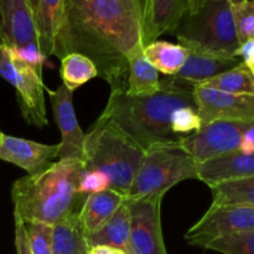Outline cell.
<instances>
[{"mask_svg":"<svg viewBox=\"0 0 254 254\" xmlns=\"http://www.w3.org/2000/svg\"><path fill=\"white\" fill-rule=\"evenodd\" d=\"M37 1H39V0H30V2H31V6H32V9H34V15H35V9H36Z\"/></svg>","mask_w":254,"mask_h":254,"instance_id":"d590c367","label":"cell"},{"mask_svg":"<svg viewBox=\"0 0 254 254\" xmlns=\"http://www.w3.org/2000/svg\"><path fill=\"white\" fill-rule=\"evenodd\" d=\"M83 163L77 159H59L34 175L12 184L14 213L22 221L56 225L79 212L87 196L77 191Z\"/></svg>","mask_w":254,"mask_h":254,"instance_id":"3957f363","label":"cell"},{"mask_svg":"<svg viewBox=\"0 0 254 254\" xmlns=\"http://www.w3.org/2000/svg\"><path fill=\"white\" fill-rule=\"evenodd\" d=\"M254 228V208L246 206H211L197 223L186 232L190 246L205 248L212 241Z\"/></svg>","mask_w":254,"mask_h":254,"instance_id":"ba28073f","label":"cell"},{"mask_svg":"<svg viewBox=\"0 0 254 254\" xmlns=\"http://www.w3.org/2000/svg\"><path fill=\"white\" fill-rule=\"evenodd\" d=\"M60 144L46 145L24 138L6 135L0 136V160L7 161L27 171L29 175L40 173L59 156Z\"/></svg>","mask_w":254,"mask_h":254,"instance_id":"5bb4252c","label":"cell"},{"mask_svg":"<svg viewBox=\"0 0 254 254\" xmlns=\"http://www.w3.org/2000/svg\"><path fill=\"white\" fill-rule=\"evenodd\" d=\"M159 87V72L144 55V45H140L128 56V76L124 91L129 96H150Z\"/></svg>","mask_w":254,"mask_h":254,"instance_id":"ffe728a7","label":"cell"},{"mask_svg":"<svg viewBox=\"0 0 254 254\" xmlns=\"http://www.w3.org/2000/svg\"><path fill=\"white\" fill-rule=\"evenodd\" d=\"M251 122L252 121L212 122L201 127L191 135L181 139V144L198 163L238 151Z\"/></svg>","mask_w":254,"mask_h":254,"instance_id":"9c48e42d","label":"cell"},{"mask_svg":"<svg viewBox=\"0 0 254 254\" xmlns=\"http://www.w3.org/2000/svg\"><path fill=\"white\" fill-rule=\"evenodd\" d=\"M64 0H39L35 9L37 42L44 59L54 56L55 42L62 17Z\"/></svg>","mask_w":254,"mask_h":254,"instance_id":"44dd1931","label":"cell"},{"mask_svg":"<svg viewBox=\"0 0 254 254\" xmlns=\"http://www.w3.org/2000/svg\"><path fill=\"white\" fill-rule=\"evenodd\" d=\"M96 122L114 127L144 151L160 143L178 141L201 128L193 88L165 78L150 96H129L112 89Z\"/></svg>","mask_w":254,"mask_h":254,"instance_id":"7a4b0ae2","label":"cell"},{"mask_svg":"<svg viewBox=\"0 0 254 254\" xmlns=\"http://www.w3.org/2000/svg\"><path fill=\"white\" fill-rule=\"evenodd\" d=\"M106 189H109V180L104 174L96 170H83L79 178L77 191L83 196H88L91 193L99 192Z\"/></svg>","mask_w":254,"mask_h":254,"instance_id":"f546056e","label":"cell"},{"mask_svg":"<svg viewBox=\"0 0 254 254\" xmlns=\"http://www.w3.org/2000/svg\"><path fill=\"white\" fill-rule=\"evenodd\" d=\"M251 68H252V71H253V72H254V64H252V66H251Z\"/></svg>","mask_w":254,"mask_h":254,"instance_id":"8d00e7d4","label":"cell"},{"mask_svg":"<svg viewBox=\"0 0 254 254\" xmlns=\"http://www.w3.org/2000/svg\"><path fill=\"white\" fill-rule=\"evenodd\" d=\"M144 55L156 71L168 77L180 71L188 60L189 51L181 45L156 40L144 46Z\"/></svg>","mask_w":254,"mask_h":254,"instance_id":"603a6c76","label":"cell"},{"mask_svg":"<svg viewBox=\"0 0 254 254\" xmlns=\"http://www.w3.org/2000/svg\"><path fill=\"white\" fill-rule=\"evenodd\" d=\"M0 36L4 46L15 50L39 46L30 0H0Z\"/></svg>","mask_w":254,"mask_h":254,"instance_id":"4fadbf2b","label":"cell"},{"mask_svg":"<svg viewBox=\"0 0 254 254\" xmlns=\"http://www.w3.org/2000/svg\"><path fill=\"white\" fill-rule=\"evenodd\" d=\"M130 215V247L133 254H168L161 231V200L126 198Z\"/></svg>","mask_w":254,"mask_h":254,"instance_id":"30bf717a","label":"cell"},{"mask_svg":"<svg viewBox=\"0 0 254 254\" xmlns=\"http://www.w3.org/2000/svg\"><path fill=\"white\" fill-rule=\"evenodd\" d=\"M185 10L186 0H144V46L156 41L161 35L173 34Z\"/></svg>","mask_w":254,"mask_h":254,"instance_id":"2e32d148","label":"cell"},{"mask_svg":"<svg viewBox=\"0 0 254 254\" xmlns=\"http://www.w3.org/2000/svg\"><path fill=\"white\" fill-rule=\"evenodd\" d=\"M205 250L222 254H254V228L212 241Z\"/></svg>","mask_w":254,"mask_h":254,"instance_id":"4316f807","label":"cell"},{"mask_svg":"<svg viewBox=\"0 0 254 254\" xmlns=\"http://www.w3.org/2000/svg\"><path fill=\"white\" fill-rule=\"evenodd\" d=\"M1 134H2V133H1V130H0V136H1Z\"/></svg>","mask_w":254,"mask_h":254,"instance_id":"f35d334b","label":"cell"},{"mask_svg":"<svg viewBox=\"0 0 254 254\" xmlns=\"http://www.w3.org/2000/svg\"><path fill=\"white\" fill-rule=\"evenodd\" d=\"M86 240L89 248L107 246L133 254L130 247V215L126 201L98 231L86 235Z\"/></svg>","mask_w":254,"mask_h":254,"instance_id":"d6986e66","label":"cell"},{"mask_svg":"<svg viewBox=\"0 0 254 254\" xmlns=\"http://www.w3.org/2000/svg\"><path fill=\"white\" fill-rule=\"evenodd\" d=\"M232 15L240 44L254 39V0L232 2Z\"/></svg>","mask_w":254,"mask_h":254,"instance_id":"f1b7e54d","label":"cell"},{"mask_svg":"<svg viewBox=\"0 0 254 254\" xmlns=\"http://www.w3.org/2000/svg\"><path fill=\"white\" fill-rule=\"evenodd\" d=\"M0 77L16 91L17 104L25 122L42 129L49 126L42 76L11 47L0 46Z\"/></svg>","mask_w":254,"mask_h":254,"instance_id":"52a82bcc","label":"cell"},{"mask_svg":"<svg viewBox=\"0 0 254 254\" xmlns=\"http://www.w3.org/2000/svg\"><path fill=\"white\" fill-rule=\"evenodd\" d=\"M32 254H52L54 226L39 221H24Z\"/></svg>","mask_w":254,"mask_h":254,"instance_id":"83f0119b","label":"cell"},{"mask_svg":"<svg viewBox=\"0 0 254 254\" xmlns=\"http://www.w3.org/2000/svg\"><path fill=\"white\" fill-rule=\"evenodd\" d=\"M2 45V41H1V36H0V46H1Z\"/></svg>","mask_w":254,"mask_h":254,"instance_id":"74e56055","label":"cell"},{"mask_svg":"<svg viewBox=\"0 0 254 254\" xmlns=\"http://www.w3.org/2000/svg\"><path fill=\"white\" fill-rule=\"evenodd\" d=\"M237 57L242 59L243 64L251 67L254 64V39L248 40L245 44L241 45L240 50L237 52Z\"/></svg>","mask_w":254,"mask_h":254,"instance_id":"1f68e13d","label":"cell"},{"mask_svg":"<svg viewBox=\"0 0 254 254\" xmlns=\"http://www.w3.org/2000/svg\"><path fill=\"white\" fill-rule=\"evenodd\" d=\"M198 161L186 150L181 140L160 143L144 151L139 170L127 198H155L181 181L197 179Z\"/></svg>","mask_w":254,"mask_h":254,"instance_id":"8992f818","label":"cell"},{"mask_svg":"<svg viewBox=\"0 0 254 254\" xmlns=\"http://www.w3.org/2000/svg\"><path fill=\"white\" fill-rule=\"evenodd\" d=\"M50 96L55 121L61 130V143H60V159H77L83 163V150L86 133L79 127L74 113L72 92L64 84L56 91L45 88Z\"/></svg>","mask_w":254,"mask_h":254,"instance_id":"7c38bea8","label":"cell"},{"mask_svg":"<svg viewBox=\"0 0 254 254\" xmlns=\"http://www.w3.org/2000/svg\"><path fill=\"white\" fill-rule=\"evenodd\" d=\"M211 206H246L254 208V178L226 181L212 186Z\"/></svg>","mask_w":254,"mask_h":254,"instance_id":"cb8c5ba5","label":"cell"},{"mask_svg":"<svg viewBox=\"0 0 254 254\" xmlns=\"http://www.w3.org/2000/svg\"><path fill=\"white\" fill-rule=\"evenodd\" d=\"M62 84L73 93L82 84L98 77L97 67L88 57L81 54H69L61 60Z\"/></svg>","mask_w":254,"mask_h":254,"instance_id":"484cf974","label":"cell"},{"mask_svg":"<svg viewBox=\"0 0 254 254\" xmlns=\"http://www.w3.org/2000/svg\"><path fill=\"white\" fill-rule=\"evenodd\" d=\"M173 35L189 52L220 59H235L241 47L230 0H213L192 14L184 12Z\"/></svg>","mask_w":254,"mask_h":254,"instance_id":"5b68a950","label":"cell"},{"mask_svg":"<svg viewBox=\"0 0 254 254\" xmlns=\"http://www.w3.org/2000/svg\"><path fill=\"white\" fill-rule=\"evenodd\" d=\"M89 254H127V253L113 247H107V246H96V247L89 248Z\"/></svg>","mask_w":254,"mask_h":254,"instance_id":"e575fe53","label":"cell"},{"mask_svg":"<svg viewBox=\"0 0 254 254\" xmlns=\"http://www.w3.org/2000/svg\"><path fill=\"white\" fill-rule=\"evenodd\" d=\"M144 150L122 131L96 122L86 134L83 170H96L109 180V189L128 197Z\"/></svg>","mask_w":254,"mask_h":254,"instance_id":"277c9868","label":"cell"},{"mask_svg":"<svg viewBox=\"0 0 254 254\" xmlns=\"http://www.w3.org/2000/svg\"><path fill=\"white\" fill-rule=\"evenodd\" d=\"M52 254H89L78 213L54 225Z\"/></svg>","mask_w":254,"mask_h":254,"instance_id":"7402d4cb","label":"cell"},{"mask_svg":"<svg viewBox=\"0 0 254 254\" xmlns=\"http://www.w3.org/2000/svg\"><path fill=\"white\" fill-rule=\"evenodd\" d=\"M15 220V247L16 254H32L30 250L29 241H27L26 231H25L24 221L14 213Z\"/></svg>","mask_w":254,"mask_h":254,"instance_id":"4dcf8cb0","label":"cell"},{"mask_svg":"<svg viewBox=\"0 0 254 254\" xmlns=\"http://www.w3.org/2000/svg\"><path fill=\"white\" fill-rule=\"evenodd\" d=\"M254 178V153L223 154L198 164L197 179L210 188L226 181Z\"/></svg>","mask_w":254,"mask_h":254,"instance_id":"9a60e30c","label":"cell"},{"mask_svg":"<svg viewBox=\"0 0 254 254\" xmlns=\"http://www.w3.org/2000/svg\"><path fill=\"white\" fill-rule=\"evenodd\" d=\"M232 94H254V72L246 64L218 74L200 84Z\"/></svg>","mask_w":254,"mask_h":254,"instance_id":"d4e9b609","label":"cell"},{"mask_svg":"<svg viewBox=\"0 0 254 254\" xmlns=\"http://www.w3.org/2000/svg\"><path fill=\"white\" fill-rule=\"evenodd\" d=\"M201 127L217 121H254V94H232L193 87Z\"/></svg>","mask_w":254,"mask_h":254,"instance_id":"8fae6325","label":"cell"},{"mask_svg":"<svg viewBox=\"0 0 254 254\" xmlns=\"http://www.w3.org/2000/svg\"><path fill=\"white\" fill-rule=\"evenodd\" d=\"M124 201L126 197L123 195L111 189L87 196L78 212L84 233L91 235L98 231L117 212Z\"/></svg>","mask_w":254,"mask_h":254,"instance_id":"ac0fdd59","label":"cell"},{"mask_svg":"<svg viewBox=\"0 0 254 254\" xmlns=\"http://www.w3.org/2000/svg\"><path fill=\"white\" fill-rule=\"evenodd\" d=\"M240 151L247 154L254 153V121L251 122V126L248 127L247 131L245 133Z\"/></svg>","mask_w":254,"mask_h":254,"instance_id":"d6a6232c","label":"cell"},{"mask_svg":"<svg viewBox=\"0 0 254 254\" xmlns=\"http://www.w3.org/2000/svg\"><path fill=\"white\" fill-rule=\"evenodd\" d=\"M208 1H213V0H186V10L185 12H189V14H192V12H196L198 9L203 6L205 4H207ZM232 2H238L241 0H230Z\"/></svg>","mask_w":254,"mask_h":254,"instance_id":"836d02e7","label":"cell"},{"mask_svg":"<svg viewBox=\"0 0 254 254\" xmlns=\"http://www.w3.org/2000/svg\"><path fill=\"white\" fill-rule=\"evenodd\" d=\"M140 45V0H64L54 56L83 55L112 89H126L128 56Z\"/></svg>","mask_w":254,"mask_h":254,"instance_id":"6da1fadb","label":"cell"},{"mask_svg":"<svg viewBox=\"0 0 254 254\" xmlns=\"http://www.w3.org/2000/svg\"><path fill=\"white\" fill-rule=\"evenodd\" d=\"M241 64H242V60L238 57L220 59V57L189 52L188 60L180 68V71L174 76H168L166 78L173 81L174 83L180 84V86L193 88L195 86H200L203 82L208 81L223 72H227L240 66Z\"/></svg>","mask_w":254,"mask_h":254,"instance_id":"e0dca14e","label":"cell"}]
</instances>
